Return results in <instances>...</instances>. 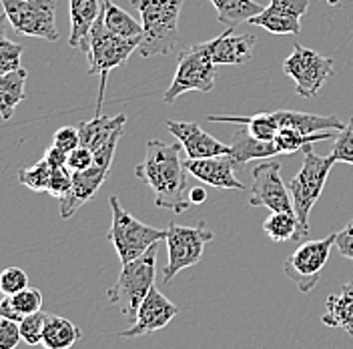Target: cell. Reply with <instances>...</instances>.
<instances>
[{
  "mask_svg": "<svg viewBox=\"0 0 353 349\" xmlns=\"http://www.w3.org/2000/svg\"><path fill=\"white\" fill-rule=\"evenodd\" d=\"M189 171L181 161V143L149 141L143 163L134 167V177L147 183L154 193V205L176 215L189 211Z\"/></svg>",
  "mask_w": 353,
  "mask_h": 349,
  "instance_id": "6da1fadb",
  "label": "cell"
},
{
  "mask_svg": "<svg viewBox=\"0 0 353 349\" xmlns=\"http://www.w3.org/2000/svg\"><path fill=\"white\" fill-rule=\"evenodd\" d=\"M185 0H131L141 14L143 37L139 54L143 59L167 57L179 44V14Z\"/></svg>",
  "mask_w": 353,
  "mask_h": 349,
  "instance_id": "7a4b0ae2",
  "label": "cell"
},
{
  "mask_svg": "<svg viewBox=\"0 0 353 349\" xmlns=\"http://www.w3.org/2000/svg\"><path fill=\"white\" fill-rule=\"evenodd\" d=\"M141 37L125 39L114 32H110L105 26L103 14H99L97 22L92 24L87 41L81 46V50L88 59V74H101V87H99V99H97V114H101L103 101H105V88L110 70L119 68L127 63L132 50H139Z\"/></svg>",
  "mask_w": 353,
  "mask_h": 349,
  "instance_id": "3957f363",
  "label": "cell"
},
{
  "mask_svg": "<svg viewBox=\"0 0 353 349\" xmlns=\"http://www.w3.org/2000/svg\"><path fill=\"white\" fill-rule=\"evenodd\" d=\"M109 205L112 211V223H110L107 239L112 243L123 265L134 261L137 257L147 253L153 245L165 241L167 237L165 229L145 225L143 221L132 217L131 213L121 205L119 197H110Z\"/></svg>",
  "mask_w": 353,
  "mask_h": 349,
  "instance_id": "277c9868",
  "label": "cell"
},
{
  "mask_svg": "<svg viewBox=\"0 0 353 349\" xmlns=\"http://www.w3.org/2000/svg\"><path fill=\"white\" fill-rule=\"evenodd\" d=\"M159 245V243H157ZM157 245H153L147 253L137 257L134 261L123 265L119 279L109 289V301L121 309V313L134 321L137 311L154 285V271H157Z\"/></svg>",
  "mask_w": 353,
  "mask_h": 349,
  "instance_id": "5b68a950",
  "label": "cell"
},
{
  "mask_svg": "<svg viewBox=\"0 0 353 349\" xmlns=\"http://www.w3.org/2000/svg\"><path fill=\"white\" fill-rule=\"evenodd\" d=\"M337 161L333 157H319L313 153L311 145L303 149V165L299 169V173L295 174L287 187L291 193L293 201V213L297 215L301 227L309 233V213L313 209V205L319 201V197L323 193V187L327 183L331 169Z\"/></svg>",
  "mask_w": 353,
  "mask_h": 349,
  "instance_id": "8992f818",
  "label": "cell"
},
{
  "mask_svg": "<svg viewBox=\"0 0 353 349\" xmlns=\"http://www.w3.org/2000/svg\"><path fill=\"white\" fill-rule=\"evenodd\" d=\"M215 63L207 50V44L199 43L181 50L179 61H176V70L171 87L165 90L163 101L167 105H173L176 99L189 90L197 92H209L215 87L217 70Z\"/></svg>",
  "mask_w": 353,
  "mask_h": 349,
  "instance_id": "52a82bcc",
  "label": "cell"
},
{
  "mask_svg": "<svg viewBox=\"0 0 353 349\" xmlns=\"http://www.w3.org/2000/svg\"><path fill=\"white\" fill-rule=\"evenodd\" d=\"M215 233L207 227V223H199L197 227L176 225L171 223L167 227V251L169 259L163 269V281L169 285L175 279L176 273H181L187 267H193L203 259L205 245L213 241Z\"/></svg>",
  "mask_w": 353,
  "mask_h": 349,
  "instance_id": "ba28073f",
  "label": "cell"
},
{
  "mask_svg": "<svg viewBox=\"0 0 353 349\" xmlns=\"http://www.w3.org/2000/svg\"><path fill=\"white\" fill-rule=\"evenodd\" d=\"M10 26L22 37L59 41L57 0H0Z\"/></svg>",
  "mask_w": 353,
  "mask_h": 349,
  "instance_id": "9c48e42d",
  "label": "cell"
},
{
  "mask_svg": "<svg viewBox=\"0 0 353 349\" xmlns=\"http://www.w3.org/2000/svg\"><path fill=\"white\" fill-rule=\"evenodd\" d=\"M283 72L295 83L297 97L313 99L333 74V59L295 44L293 52L283 61Z\"/></svg>",
  "mask_w": 353,
  "mask_h": 349,
  "instance_id": "30bf717a",
  "label": "cell"
},
{
  "mask_svg": "<svg viewBox=\"0 0 353 349\" xmlns=\"http://www.w3.org/2000/svg\"><path fill=\"white\" fill-rule=\"evenodd\" d=\"M335 247V233L325 239L301 243L283 263V273L291 279L301 293L313 291L319 283V275L330 259L331 249Z\"/></svg>",
  "mask_w": 353,
  "mask_h": 349,
  "instance_id": "8fae6325",
  "label": "cell"
},
{
  "mask_svg": "<svg viewBox=\"0 0 353 349\" xmlns=\"http://www.w3.org/2000/svg\"><path fill=\"white\" fill-rule=\"evenodd\" d=\"M253 185H251V207H267L273 211H293V201L289 187L281 179V165L277 161L261 159L253 171Z\"/></svg>",
  "mask_w": 353,
  "mask_h": 349,
  "instance_id": "7c38bea8",
  "label": "cell"
},
{
  "mask_svg": "<svg viewBox=\"0 0 353 349\" xmlns=\"http://www.w3.org/2000/svg\"><path fill=\"white\" fill-rule=\"evenodd\" d=\"M179 307L169 301L157 287H151V291L147 293V297L143 299V303L137 311V317L131 323V328L121 331V337H139V335H147L159 329L167 328L176 315H179Z\"/></svg>",
  "mask_w": 353,
  "mask_h": 349,
  "instance_id": "4fadbf2b",
  "label": "cell"
},
{
  "mask_svg": "<svg viewBox=\"0 0 353 349\" xmlns=\"http://www.w3.org/2000/svg\"><path fill=\"white\" fill-rule=\"evenodd\" d=\"M309 0H271L263 10L251 19V24L261 26L271 34H299L301 17L307 12Z\"/></svg>",
  "mask_w": 353,
  "mask_h": 349,
  "instance_id": "5bb4252c",
  "label": "cell"
},
{
  "mask_svg": "<svg viewBox=\"0 0 353 349\" xmlns=\"http://www.w3.org/2000/svg\"><path fill=\"white\" fill-rule=\"evenodd\" d=\"M109 173V165H101V163H92V167H88L85 171H74L70 191L63 199H59L61 217L70 219L85 203H88L92 197L99 193V189L107 181Z\"/></svg>",
  "mask_w": 353,
  "mask_h": 349,
  "instance_id": "9a60e30c",
  "label": "cell"
},
{
  "mask_svg": "<svg viewBox=\"0 0 353 349\" xmlns=\"http://www.w3.org/2000/svg\"><path fill=\"white\" fill-rule=\"evenodd\" d=\"M167 129L181 143L189 159H207L217 154H229L231 147L217 141L213 134L203 131L197 123L185 121H167Z\"/></svg>",
  "mask_w": 353,
  "mask_h": 349,
  "instance_id": "2e32d148",
  "label": "cell"
},
{
  "mask_svg": "<svg viewBox=\"0 0 353 349\" xmlns=\"http://www.w3.org/2000/svg\"><path fill=\"white\" fill-rule=\"evenodd\" d=\"M187 171L199 179L201 183H207L217 189H245L241 181L235 177V161L231 154H217L207 159H187L185 161Z\"/></svg>",
  "mask_w": 353,
  "mask_h": 349,
  "instance_id": "e0dca14e",
  "label": "cell"
},
{
  "mask_svg": "<svg viewBox=\"0 0 353 349\" xmlns=\"http://www.w3.org/2000/svg\"><path fill=\"white\" fill-rule=\"evenodd\" d=\"M233 30L235 28H227L217 39L205 43L215 65H245L253 59L257 37L251 32L235 34Z\"/></svg>",
  "mask_w": 353,
  "mask_h": 349,
  "instance_id": "ac0fdd59",
  "label": "cell"
},
{
  "mask_svg": "<svg viewBox=\"0 0 353 349\" xmlns=\"http://www.w3.org/2000/svg\"><path fill=\"white\" fill-rule=\"evenodd\" d=\"M125 123H127V114H117V117L97 114L92 121H87V123L79 125L81 145L94 153V151H99L109 141L114 132L125 129Z\"/></svg>",
  "mask_w": 353,
  "mask_h": 349,
  "instance_id": "d6986e66",
  "label": "cell"
},
{
  "mask_svg": "<svg viewBox=\"0 0 353 349\" xmlns=\"http://www.w3.org/2000/svg\"><path fill=\"white\" fill-rule=\"evenodd\" d=\"M70 4V37L68 44L72 48H81L87 41L92 24L101 14V2L99 0H68Z\"/></svg>",
  "mask_w": 353,
  "mask_h": 349,
  "instance_id": "ffe728a7",
  "label": "cell"
},
{
  "mask_svg": "<svg viewBox=\"0 0 353 349\" xmlns=\"http://www.w3.org/2000/svg\"><path fill=\"white\" fill-rule=\"evenodd\" d=\"M231 159L235 161L237 169H241L245 163L253 161V159H269L277 153L275 145L273 143H267V141H259L255 139L251 132L247 131V127L241 125V129L235 131L233 137V145H231Z\"/></svg>",
  "mask_w": 353,
  "mask_h": 349,
  "instance_id": "44dd1931",
  "label": "cell"
},
{
  "mask_svg": "<svg viewBox=\"0 0 353 349\" xmlns=\"http://www.w3.org/2000/svg\"><path fill=\"white\" fill-rule=\"evenodd\" d=\"M263 233L275 243H287V241L307 239L309 233L301 227L299 219L293 211H273L265 219Z\"/></svg>",
  "mask_w": 353,
  "mask_h": 349,
  "instance_id": "7402d4cb",
  "label": "cell"
},
{
  "mask_svg": "<svg viewBox=\"0 0 353 349\" xmlns=\"http://www.w3.org/2000/svg\"><path fill=\"white\" fill-rule=\"evenodd\" d=\"M26 79H28V72L24 68L0 77V119L10 121L17 107L26 99V92H24Z\"/></svg>",
  "mask_w": 353,
  "mask_h": 349,
  "instance_id": "603a6c76",
  "label": "cell"
},
{
  "mask_svg": "<svg viewBox=\"0 0 353 349\" xmlns=\"http://www.w3.org/2000/svg\"><path fill=\"white\" fill-rule=\"evenodd\" d=\"M83 331L70 319L61 315H48L44 326L43 348L44 349H70L77 341H81Z\"/></svg>",
  "mask_w": 353,
  "mask_h": 349,
  "instance_id": "cb8c5ba5",
  "label": "cell"
},
{
  "mask_svg": "<svg viewBox=\"0 0 353 349\" xmlns=\"http://www.w3.org/2000/svg\"><path fill=\"white\" fill-rule=\"evenodd\" d=\"M217 8V21L227 28H237L243 22L257 17L263 6L255 0H209Z\"/></svg>",
  "mask_w": 353,
  "mask_h": 349,
  "instance_id": "d4e9b609",
  "label": "cell"
},
{
  "mask_svg": "<svg viewBox=\"0 0 353 349\" xmlns=\"http://www.w3.org/2000/svg\"><path fill=\"white\" fill-rule=\"evenodd\" d=\"M101 14L105 26L110 32L125 37V39H134V37H143V24L132 19L127 10H123L121 6H117L112 0H101Z\"/></svg>",
  "mask_w": 353,
  "mask_h": 349,
  "instance_id": "484cf974",
  "label": "cell"
},
{
  "mask_svg": "<svg viewBox=\"0 0 353 349\" xmlns=\"http://www.w3.org/2000/svg\"><path fill=\"white\" fill-rule=\"evenodd\" d=\"M337 134L335 131H323V132H301L295 131V129H281V131L275 134L273 139V145L277 149V153L281 154H291L297 153V151H303L307 145L311 143H317V141H330L335 139Z\"/></svg>",
  "mask_w": 353,
  "mask_h": 349,
  "instance_id": "4316f807",
  "label": "cell"
},
{
  "mask_svg": "<svg viewBox=\"0 0 353 349\" xmlns=\"http://www.w3.org/2000/svg\"><path fill=\"white\" fill-rule=\"evenodd\" d=\"M321 321L330 328H337L353 335V297L330 295L325 301V313L321 315Z\"/></svg>",
  "mask_w": 353,
  "mask_h": 349,
  "instance_id": "83f0119b",
  "label": "cell"
},
{
  "mask_svg": "<svg viewBox=\"0 0 353 349\" xmlns=\"http://www.w3.org/2000/svg\"><path fill=\"white\" fill-rule=\"evenodd\" d=\"M50 174L52 169L46 161H39L32 167H26L19 171V183L24 185L26 189L34 191V193H48L50 187Z\"/></svg>",
  "mask_w": 353,
  "mask_h": 349,
  "instance_id": "f1b7e54d",
  "label": "cell"
},
{
  "mask_svg": "<svg viewBox=\"0 0 353 349\" xmlns=\"http://www.w3.org/2000/svg\"><path fill=\"white\" fill-rule=\"evenodd\" d=\"M46 317H48V315H44L43 311H37V313L24 315L21 321H19L22 341H24L26 346H30V348H34V346H43Z\"/></svg>",
  "mask_w": 353,
  "mask_h": 349,
  "instance_id": "f546056e",
  "label": "cell"
},
{
  "mask_svg": "<svg viewBox=\"0 0 353 349\" xmlns=\"http://www.w3.org/2000/svg\"><path fill=\"white\" fill-rule=\"evenodd\" d=\"M22 46L12 43L6 34L0 37V77L22 68Z\"/></svg>",
  "mask_w": 353,
  "mask_h": 349,
  "instance_id": "4dcf8cb0",
  "label": "cell"
},
{
  "mask_svg": "<svg viewBox=\"0 0 353 349\" xmlns=\"http://www.w3.org/2000/svg\"><path fill=\"white\" fill-rule=\"evenodd\" d=\"M8 297H10L12 306L17 307V311L21 313L22 317L24 315H30V313H37V311L43 309V293L37 287H30L28 285L26 289L19 291L17 295H8Z\"/></svg>",
  "mask_w": 353,
  "mask_h": 349,
  "instance_id": "1f68e13d",
  "label": "cell"
},
{
  "mask_svg": "<svg viewBox=\"0 0 353 349\" xmlns=\"http://www.w3.org/2000/svg\"><path fill=\"white\" fill-rule=\"evenodd\" d=\"M331 157L337 163H350L353 165V117L343 127V131L337 132L335 143L331 147Z\"/></svg>",
  "mask_w": 353,
  "mask_h": 349,
  "instance_id": "d6a6232c",
  "label": "cell"
},
{
  "mask_svg": "<svg viewBox=\"0 0 353 349\" xmlns=\"http://www.w3.org/2000/svg\"><path fill=\"white\" fill-rule=\"evenodd\" d=\"M26 287H28V275L21 267H6L0 273V293L2 295H17Z\"/></svg>",
  "mask_w": 353,
  "mask_h": 349,
  "instance_id": "836d02e7",
  "label": "cell"
},
{
  "mask_svg": "<svg viewBox=\"0 0 353 349\" xmlns=\"http://www.w3.org/2000/svg\"><path fill=\"white\" fill-rule=\"evenodd\" d=\"M72 187V171L68 167L63 169H52L50 174V187H48V195L63 199Z\"/></svg>",
  "mask_w": 353,
  "mask_h": 349,
  "instance_id": "e575fe53",
  "label": "cell"
},
{
  "mask_svg": "<svg viewBox=\"0 0 353 349\" xmlns=\"http://www.w3.org/2000/svg\"><path fill=\"white\" fill-rule=\"evenodd\" d=\"M22 341L19 321L0 317V349H17Z\"/></svg>",
  "mask_w": 353,
  "mask_h": 349,
  "instance_id": "d590c367",
  "label": "cell"
},
{
  "mask_svg": "<svg viewBox=\"0 0 353 349\" xmlns=\"http://www.w3.org/2000/svg\"><path fill=\"white\" fill-rule=\"evenodd\" d=\"M54 147L63 149L66 153L74 151L77 147H81V132L79 127H63L54 132V141H52Z\"/></svg>",
  "mask_w": 353,
  "mask_h": 349,
  "instance_id": "8d00e7d4",
  "label": "cell"
},
{
  "mask_svg": "<svg viewBox=\"0 0 353 349\" xmlns=\"http://www.w3.org/2000/svg\"><path fill=\"white\" fill-rule=\"evenodd\" d=\"M92 163H94V153L81 145V147H77L74 151L68 153L66 167L74 173V171H85L88 167H92Z\"/></svg>",
  "mask_w": 353,
  "mask_h": 349,
  "instance_id": "74e56055",
  "label": "cell"
},
{
  "mask_svg": "<svg viewBox=\"0 0 353 349\" xmlns=\"http://www.w3.org/2000/svg\"><path fill=\"white\" fill-rule=\"evenodd\" d=\"M335 249L341 257H347L353 261V219L339 231L335 233Z\"/></svg>",
  "mask_w": 353,
  "mask_h": 349,
  "instance_id": "f35d334b",
  "label": "cell"
},
{
  "mask_svg": "<svg viewBox=\"0 0 353 349\" xmlns=\"http://www.w3.org/2000/svg\"><path fill=\"white\" fill-rule=\"evenodd\" d=\"M43 159L48 163V165H50V169H63V167H66L68 153L52 145V147H48V149H46V153H44Z\"/></svg>",
  "mask_w": 353,
  "mask_h": 349,
  "instance_id": "ab89813d",
  "label": "cell"
},
{
  "mask_svg": "<svg viewBox=\"0 0 353 349\" xmlns=\"http://www.w3.org/2000/svg\"><path fill=\"white\" fill-rule=\"evenodd\" d=\"M0 317L12 319V321H21L22 319V315L17 311V307L12 306V301H10L8 295H4V297L0 299Z\"/></svg>",
  "mask_w": 353,
  "mask_h": 349,
  "instance_id": "60d3db41",
  "label": "cell"
},
{
  "mask_svg": "<svg viewBox=\"0 0 353 349\" xmlns=\"http://www.w3.org/2000/svg\"><path fill=\"white\" fill-rule=\"evenodd\" d=\"M189 199L193 205H201L207 201V191L203 187H193V189H189Z\"/></svg>",
  "mask_w": 353,
  "mask_h": 349,
  "instance_id": "b9f144b4",
  "label": "cell"
},
{
  "mask_svg": "<svg viewBox=\"0 0 353 349\" xmlns=\"http://www.w3.org/2000/svg\"><path fill=\"white\" fill-rule=\"evenodd\" d=\"M8 19H6V14H0V37H4L6 34V30H8Z\"/></svg>",
  "mask_w": 353,
  "mask_h": 349,
  "instance_id": "7bdbcfd3",
  "label": "cell"
},
{
  "mask_svg": "<svg viewBox=\"0 0 353 349\" xmlns=\"http://www.w3.org/2000/svg\"><path fill=\"white\" fill-rule=\"evenodd\" d=\"M341 293H345V295L353 297V281H350V283L343 285V287H341Z\"/></svg>",
  "mask_w": 353,
  "mask_h": 349,
  "instance_id": "ee69618b",
  "label": "cell"
}]
</instances>
